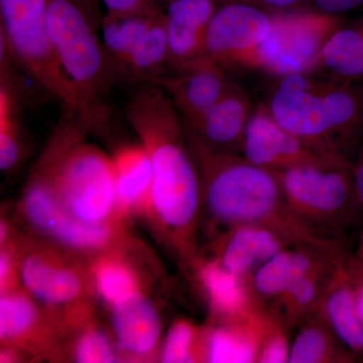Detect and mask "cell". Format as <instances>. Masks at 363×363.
<instances>
[{
    "mask_svg": "<svg viewBox=\"0 0 363 363\" xmlns=\"http://www.w3.org/2000/svg\"><path fill=\"white\" fill-rule=\"evenodd\" d=\"M348 264H350L353 283H354L358 316H359L363 324V266L358 264L353 257L348 260Z\"/></svg>",
    "mask_w": 363,
    "mask_h": 363,
    "instance_id": "38",
    "label": "cell"
},
{
    "mask_svg": "<svg viewBox=\"0 0 363 363\" xmlns=\"http://www.w3.org/2000/svg\"><path fill=\"white\" fill-rule=\"evenodd\" d=\"M65 328L23 288L2 293L0 340L26 352H44L58 341Z\"/></svg>",
    "mask_w": 363,
    "mask_h": 363,
    "instance_id": "13",
    "label": "cell"
},
{
    "mask_svg": "<svg viewBox=\"0 0 363 363\" xmlns=\"http://www.w3.org/2000/svg\"><path fill=\"white\" fill-rule=\"evenodd\" d=\"M353 259L357 260L358 264H362L363 266V233L362 234V238H360L359 245H358L357 255L353 257Z\"/></svg>",
    "mask_w": 363,
    "mask_h": 363,
    "instance_id": "41",
    "label": "cell"
},
{
    "mask_svg": "<svg viewBox=\"0 0 363 363\" xmlns=\"http://www.w3.org/2000/svg\"><path fill=\"white\" fill-rule=\"evenodd\" d=\"M168 57L166 18L156 13L131 52L124 72L142 80L160 75L162 67L168 65Z\"/></svg>",
    "mask_w": 363,
    "mask_h": 363,
    "instance_id": "29",
    "label": "cell"
},
{
    "mask_svg": "<svg viewBox=\"0 0 363 363\" xmlns=\"http://www.w3.org/2000/svg\"><path fill=\"white\" fill-rule=\"evenodd\" d=\"M321 69L329 77L362 80L363 16L334 33L322 52Z\"/></svg>",
    "mask_w": 363,
    "mask_h": 363,
    "instance_id": "27",
    "label": "cell"
},
{
    "mask_svg": "<svg viewBox=\"0 0 363 363\" xmlns=\"http://www.w3.org/2000/svg\"><path fill=\"white\" fill-rule=\"evenodd\" d=\"M340 243L328 245H290L267 260L250 279L255 302H274L318 267L342 255Z\"/></svg>",
    "mask_w": 363,
    "mask_h": 363,
    "instance_id": "14",
    "label": "cell"
},
{
    "mask_svg": "<svg viewBox=\"0 0 363 363\" xmlns=\"http://www.w3.org/2000/svg\"><path fill=\"white\" fill-rule=\"evenodd\" d=\"M143 81L162 88L188 124L195 123L213 106L233 83L223 68L209 62L174 75L160 74Z\"/></svg>",
    "mask_w": 363,
    "mask_h": 363,
    "instance_id": "15",
    "label": "cell"
},
{
    "mask_svg": "<svg viewBox=\"0 0 363 363\" xmlns=\"http://www.w3.org/2000/svg\"><path fill=\"white\" fill-rule=\"evenodd\" d=\"M49 0H0V42L45 91L76 117L78 97L60 63L47 26Z\"/></svg>",
    "mask_w": 363,
    "mask_h": 363,
    "instance_id": "7",
    "label": "cell"
},
{
    "mask_svg": "<svg viewBox=\"0 0 363 363\" xmlns=\"http://www.w3.org/2000/svg\"><path fill=\"white\" fill-rule=\"evenodd\" d=\"M240 155L255 166L274 172L301 166L345 168L319 154L304 140L279 125L267 104L253 108Z\"/></svg>",
    "mask_w": 363,
    "mask_h": 363,
    "instance_id": "12",
    "label": "cell"
},
{
    "mask_svg": "<svg viewBox=\"0 0 363 363\" xmlns=\"http://www.w3.org/2000/svg\"><path fill=\"white\" fill-rule=\"evenodd\" d=\"M319 312L351 354L363 357V324L357 309L354 283L344 257L325 290Z\"/></svg>",
    "mask_w": 363,
    "mask_h": 363,
    "instance_id": "22",
    "label": "cell"
},
{
    "mask_svg": "<svg viewBox=\"0 0 363 363\" xmlns=\"http://www.w3.org/2000/svg\"><path fill=\"white\" fill-rule=\"evenodd\" d=\"M194 264L210 311L219 323L240 319L262 308L253 298L248 279L228 271L214 257L197 259Z\"/></svg>",
    "mask_w": 363,
    "mask_h": 363,
    "instance_id": "21",
    "label": "cell"
},
{
    "mask_svg": "<svg viewBox=\"0 0 363 363\" xmlns=\"http://www.w3.org/2000/svg\"><path fill=\"white\" fill-rule=\"evenodd\" d=\"M213 245L214 259L228 271L250 281L267 260L291 245L269 227L243 224L217 236Z\"/></svg>",
    "mask_w": 363,
    "mask_h": 363,
    "instance_id": "18",
    "label": "cell"
},
{
    "mask_svg": "<svg viewBox=\"0 0 363 363\" xmlns=\"http://www.w3.org/2000/svg\"><path fill=\"white\" fill-rule=\"evenodd\" d=\"M330 78L314 74H290L279 77L267 108L279 125L304 140L312 149L341 167L351 169L336 150L329 96Z\"/></svg>",
    "mask_w": 363,
    "mask_h": 363,
    "instance_id": "10",
    "label": "cell"
},
{
    "mask_svg": "<svg viewBox=\"0 0 363 363\" xmlns=\"http://www.w3.org/2000/svg\"><path fill=\"white\" fill-rule=\"evenodd\" d=\"M21 279L18 272V257L13 243L1 245L0 252V291L9 292L20 288Z\"/></svg>",
    "mask_w": 363,
    "mask_h": 363,
    "instance_id": "34",
    "label": "cell"
},
{
    "mask_svg": "<svg viewBox=\"0 0 363 363\" xmlns=\"http://www.w3.org/2000/svg\"><path fill=\"white\" fill-rule=\"evenodd\" d=\"M47 26L60 63L77 93L76 121L85 131L99 130L111 117L105 96L116 67L71 0H49Z\"/></svg>",
    "mask_w": 363,
    "mask_h": 363,
    "instance_id": "4",
    "label": "cell"
},
{
    "mask_svg": "<svg viewBox=\"0 0 363 363\" xmlns=\"http://www.w3.org/2000/svg\"><path fill=\"white\" fill-rule=\"evenodd\" d=\"M272 18L247 4H231L215 11L208 26L204 63L221 68H247L266 39Z\"/></svg>",
    "mask_w": 363,
    "mask_h": 363,
    "instance_id": "11",
    "label": "cell"
},
{
    "mask_svg": "<svg viewBox=\"0 0 363 363\" xmlns=\"http://www.w3.org/2000/svg\"><path fill=\"white\" fill-rule=\"evenodd\" d=\"M86 131L64 112L40 162L67 211L84 223H121L111 157L83 140Z\"/></svg>",
    "mask_w": 363,
    "mask_h": 363,
    "instance_id": "3",
    "label": "cell"
},
{
    "mask_svg": "<svg viewBox=\"0 0 363 363\" xmlns=\"http://www.w3.org/2000/svg\"><path fill=\"white\" fill-rule=\"evenodd\" d=\"M314 1L320 11L334 14V16L363 6V0H314Z\"/></svg>",
    "mask_w": 363,
    "mask_h": 363,
    "instance_id": "36",
    "label": "cell"
},
{
    "mask_svg": "<svg viewBox=\"0 0 363 363\" xmlns=\"http://www.w3.org/2000/svg\"><path fill=\"white\" fill-rule=\"evenodd\" d=\"M112 159L117 201L123 217L149 214L154 185V168L143 145H126Z\"/></svg>",
    "mask_w": 363,
    "mask_h": 363,
    "instance_id": "23",
    "label": "cell"
},
{
    "mask_svg": "<svg viewBox=\"0 0 363 363\" xmlns=\"http://www.w3.org/2000/svg\"><path fill=\"white\" fill-rule=\"evenodd\" d=\"M274 318V317H272ZM286 327L274 318V321L266 337L262 341L257 362L285 363L289 362L291 344L285 332Z\"/></svg>",
    "mask_w": 363,
    "mask_h": 363,
    "instance_id": "33",
    "label": "cell"
},
{
    "mask_svg": "<svg viewBox=\"0 0 363 363\" xmlns=\"http://www.w3.org/2000/svg\"><path fill=\"white\" fill-rule=\"evenodd\" d=\"M354 357L318 311L301 322L297 335L291 344L289 363L350 362Z\"/></svg>",
    "mask_w": 363,
    "mask_h": 363,
    "instance_id": "26",
    "label": "cell"
},
{
    "mask_svg": "<svg viewBox=\"0 0 363 363\" xmlns=\"http://www.w3.org/2000/svg\"><path fill=\"white\" fill-rule=\"evenodd\" d=\"M112 330L119 354L131 359L150 358L162 334L157 306L145 292H138L109 308Z\"/></svg>",
    "mask_w": 363,
    "mask_h": 363,
    "instance_id": "19",
    "label": "cell"
},
{
    "mask_svg": "<svg viewBox=\"0 0 363 363\" xmlns=\"http://www.w3.org/2000/svg\"><path fill=\"white\" fill-rule=\"evenodd\" d=\"M18 100L13 81L1 70L0 80V168L13 169L21 157Z\"/></svg>",
    "mask_w": 363,
    "mask_h": 363,
    "instance_id": "30",
    "label": "cell"
},
{
    "mask_svg": "<svg viewBox=\"0 0 363 363\" xmlns=\"http://www.w3.org/2000/svg\"><path fill=\"white\" fill-rule=\"evenodd\" d=\"M185 130L201 177L202 218L209 222L215 238L234 226L255 224L269 227L291 245L338 242L318 238L298 220L274 171L255 166L241 155L211 150Z\"/></svg>",
    "mask_w": 363,
    "mask_h": 363,
    "instance_id": "2",
    "label": "cell"
},
{
    "mask_svg": "<svg viewBox=\"0 0 363 363\" xmlns=\"http://www.w3.org/2000/svg\"><path fill=\"white\" fill-rule=\"evenodd\" d=\"M271 18L269 32L247 68L259 69L279 78L320 70L325 45L344 23L337 16L321 11H295Z\"/></svg>",
    "mask_w": 363,
    "mask_h": 363,
    "instance_id": "8",
    "label": "cell"
},
{
    "mask_svg": "<svg viewBox=\"0 0 363 363\" xmlns=\"http://www.w3.org/2000/svg\"><path fill=\"white\" fill-rule=\"evenodd\" d=\"M143 82L130 95L125 116L154 168L147 215L162 238L193 264L202 220L201 177L175 105L159 86Z\"/></svg>",
    "mask_w": 363,
    "mask_h": 363,
    "instance_id": "1",
    "label": "cell"
},
{
    "mask_svg": "<svg viewBox=\"0 0 363 363\" xmlns=\"http://www.w3.org/2000/svg\"><path fill=\"white\" fill-rule=\"evenodd\" d=\"M259 1L272 7H286L295 4L298 0H259Z\"/></svg>",
    "mask_w": 363,
    "mask_h": 363,
    "instance_id": "40",
    "label": "cell"
},
{
    "mask_svg": "<svg viewBox=\"0 0 363 363\" xmlns=\"http://www.w3.org/2000/svg\"><path fill=\"white\" fill-rule=\"evenodd\" d=\"M21 350L11 346H2L1 352H0V362H16L20 358Z\"/></svg>",
    "mask_w": 363,
    "mask_h": 363,
    "instance_id": "39",
    "label": "cell"
},
{
    "mask_svg": "<svg viewBox=\"0 0 363 363\" xmlns=\"http://www.w3.org/2000/svg\"><path fill=\"white\" fill-rule=\"evenodd\" d=\"M274 173L293 213L318 238L338 241L362 211L351 169L301 166Z\"/></svg>",
    "mask_w": 363,
    "mask_h": 363,
    "instance_id": "6",
    "label": "cell"
},
{
    "mask_svg": "<svg viewBox=\"0 0 363 363\" xmlns=\"http://www.w3.org/2000/svg\"><path fill=\"white\" fill-rule=\"evenodd\" d=\"M205 329L185 319L174 322L161 351V362L187 363L204 362Z\"/></svg>",
    "mask_w": 363,
    "mask_h": 363,
    "instance_id": "31",
    "label": "cell"
},
{
    "mask_svg": "<svg viewBox=\"0 0 363 363\" xmlns=\"http://www.w3.org/2000/svg\"><path fill=\"white\" fill-rule=\"evenodd\" d=\"M362 80H363V73H362Z\"/></svg>",
    "mask_w": 363,
    "mask_h": 363,
    "instance_id": "42",
    "label": "cell"
},
{
    "mask_svg": "<svg viewBox=\"0 0 363 363\" xmlns=\"http://www.w3.org/2000/svg\"><path fill=\"white\" fill-rule=\"evenodd\" d=\"M152 13H109L102 23V40L109 59L117 71L124 72L131 52L143 37L150 21Z\"/></svg>",
    "mask_w": 363,
    "mask_h": 363,
    "instance_id": "28",
    "label": "cell"
},
{
    "mask_svg": "<svg viewBox=\"0 0 363 363\" xmlns=\"http://www.w3.org/2000/svg\"><path fill=\"white\" fill-rule=\"evenodd\" d=\"M351 175H352L353 185H354L358 202L363 210V140L357 154L353 157Z\"/></svg>",
    "mask_w": 363,
    "mask_h": 363,
    "instance_id": "37",
    "label": "cell"
},
{
    "mask_svg": "<svg viewBox=\"0 0 363 363\" xmlns=\"http://www.w3.org/2000/svg\"><path fill=\"white\" fill-rule=\"evenodd\" d=\"M215 13L211 0H173L166 16L168 65L185 71L204 63L205 40Z\"/></svg>",
    "mask_w": 363,
    "mask_h": 363,
    "instance_id": "16",
    "label": "cell"
},
{
    "mask_svg": "<svg viewBox=\"0 0 363 363\" xmlns=\"http://www.w3.org/2000/svg\"><path fill=\"white\" fill-rule=\"evenodd\" d=\"M344 257L342 253L296 281L278 300L272 302L269 314L289 328L301 324L306 318L319 311L332 274Z\"/></svg>",
    "mask_w": 363,
    "mask_h": 363,
    "instance_id": "24",
    "label": "cell"
},
{
    "mask_svg": "<svg viewBox=\"0 0 363 363\" xmlns=\"http://www.w3.org/2000/svg\"><path fill=\"white\" fill-rule=\"evenodd\" d=\"M272 321V315L259 308L240 319L205 329L204 362H257Z\"/></svg>",
    "mask_w": 363,
    "mask_h": 363,
    "instance_id": "20",
    "label": "cell"
},
{
    "mask_svg": "<svg viewBox=\"0 0 363 363\" xmlns=\"http://www.w3.org/2000/svg\"><path fill=\"white\" fill-rule=\"evenodd\" d=\"M252 111V100L247 91L233 82L218 101L198 121L184 124L210 149L240 155Z\"/></svg>",
    "mask_w": 363,
    "mask_h": 363,
    "instance_id": "17",
    "label": "cell"
},
{
    "mask_svg": "<svg viewBox=\"0 0 363 363\" xmlns=\"http://www.w3.org/2000/svg\"><path fill=\"white\" fill-rule=\"evenodd\" d=\"M116 343L100 327L85 324L81 327L73 345L74 360L80 363H111L119 362Z\"/></svg>",
    "mask_w": 363,
    "mask_h": 363,
    "instance_id": "32",
    "label": "cell"
},
{
    "mask_svg": "<svg viewBox=\"0 0 363 363\" xmlns=\"http://www.w3.org/2000/svg\"><path fill=\"white\" fill-rule=\"evenodd\" d=\"M121 247L123 242L93 257L88 269L92 288L109 308L143 291L142 277Z\"/></svg>",
    "mask_w": 363,
    "mask_h": 363,
    "instance_id": "25",
    "label": "cell"
},
{
    "mask_svg": "<svg viewBox=\"0 0 363 363\" xmlns=\"http://www.w3.org/2000/svg\"><path fill=\"white\" fill-rule=\"evenodd\" d=\"M109 13H152L147 0H102Z\"/></svg>",
    "mask_w": 363,
    "mask_h": 363,
    "instance_id": "35",
    "label": "cell"
},
{
    "mask_svg": "<svg viewBox=\"0 0 363 363\" xmlns=\"http://www.w3.org/2000/svg\"><path fill=\"white\" fill-rule=\"evenodd\" d=\"M55 245L28 241L16 247L21 288L47 310L64 328L87 324L89 274L73 253Z\"/></svg>",
    "mask_w": 363,
    "mask_h": 363,
    "instance_id": "5",
    "label": "cell"
},
{
    "mask_svg": "<svg viewBox=\"0 0 363 363\" xmlns=\"http://www.w3.org/2000/svg\"><path fill=\"white\" fill-rule=\"evenodd\" d=\"M21 213L35 233L73 255L93 259L123 242L121 223L94 225L69 213L40 162L23 193Z\"/></svg>",
    "mask_w": 363,
    "mask_h": 363,
    "instance_id": "9",
    "label": "cell"
}]
</instances>
